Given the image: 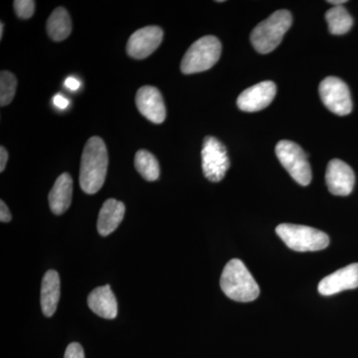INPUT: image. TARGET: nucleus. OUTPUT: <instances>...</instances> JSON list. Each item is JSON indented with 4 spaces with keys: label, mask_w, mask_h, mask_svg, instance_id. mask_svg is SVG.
Segmentation results:
<instances>
[{
    "label": "nucleus",
    "mask_w": 358,
    "mask_h": 358,
    "mask_svg": "<svg viewBox=\"0 0 358 358\" xmlns=\"http://www.w3.org/2000/svg\"><path fill=\"white\" fill-rule=\"evenodd\" d=\"M108 157L107 147L102 138L93 136L89 138L82 155L80 169V186L87 194H95L105 183L107 176Z\"/></svg>",
    "instance_id": "1"
},
{
    "label": "nucleus",
    "mask_w": 358,
    "mask_h": 358,
    "mask_svg": "<svg viewBox=\"0 0 358 358\" xmlns=\"http://www.w3.org/2000/svg\"><path fill=\"white\" fill-rule=\"evenodd\" d=\"M220 286L228 298L241 303L255 301L260 294V288L255 279L239 259H232L225 266Z\"/></svg>",
    "instance_id": "2"
},
{
    "label": "nucleus",
    "mask_w": 358,
    "mask_h": 358,
    "mask_svg": "<svg viewBox=\"0 0 358 358\" xmlns=\"http://www.w3.org/2000/svg\"><path fill=\"white\" fill-rule=\"evenodd\" d=\"M292 14L288 10H278L267 20L259 23L251 33V42L259 53L267 54L281 43L284 35L291 27Z\"/></svg>",
    "instance_id": "3"
},
{
    "label": "nucleus",
    "mask_w": 358,
    "mask_h": 358,
    "mask_svg": "<svg viewBox=\"0 0 358 358\" xmlns=\"http://www.w3.org/2000/svg\"><path fill=\"white\" fill-rule=\"evenodd\" d=\"M221 51L222 46L215 36L207 35L202 37L186 51L185 57L181 61V72L189 75L210 69L218 62Z\"/></svg>",
    "instance_id": "4"
},
{
    "label": "nucleus",
    "mask_w": 358,
    "mask_h": 358,
    "mask_svg": "<svg viewBox=\"0 0 358 358\" xmlns=\"http://www.w3.org/2000/svg\"><path fill=\"white\" fill-rule=\"evenodd\" d=\"M275 233L289 249L296 252L320 251L329 244L326 233L308 226L281 224L275 228Z\"/></svg>",
    "instance_id": "5"
},
{
    "label": "nucleus",
    "mask_w": 358,
    "mask_h": 358,
    "mask_svg": "<svg viewBox=\"0 0 358 358\" xmlns=\"http://www.w3.org/2000/svg\"><path fill=\"white\" fill-rule=\"evenodd\" d=\"M275 155L282 166L299 183L303 186L312 181V169L303 148L291 141H281L275 145Z\"/></svg>",
    "instance_id": "6"
},
{
    "label": "nucleus",
    "mask_w": 358,
    "mask_h": 358,
    "mask_svg": "<svg viewBox=\"0 0 358 358\" xmlns=\"http://www.w3.org/2000/svg\"><path fill=\"white\" fill-rule=\"evenodd\" d=\"M201 157L205 178L212 182L222 180L230 166L227 150L223 143L213 136H206L202 147Z\"/></svg>",
    "instance_id": "7"
},
{
    "label": "nucleus",
    "mask_w": 358,
    "mask_h": 358,
    "mask_svg": "<svg viewBox=\"0 0 358 358\" xmlns=\"http://www.w3.org/2000/svg\"><path fill=\"white\" fill-rule=\"evenodd\" d=\"M320 95L322 103L334 114L346 115L352 113V96L343 80L336 77L326 78L320 85Z\"/></svg>",
    "instance_id": "8"
},
{
    "label": "nucleus",
    "mask_w": 358,
    "mask_h": 358,
    "mask_svg": "<svg viewBox=\"0 0 358 358\" xmlns=\"http://www.w3.org/2000/svg\"><path fill=\"white\" fill-rule=\"evenodd\" d=\"M162 39L164 31L159 26L141 28L129 37L127 52L131 58L143 60L159 48Z\"/></svg>",
    "instance_id": "9"
},
{
    "label": "nucleus",
    "mask_w": 358,
    "mask_h": 358,
    "mask_svg": "<svg viewBox=\"0 0 358 358\" xmlns=\"http://www.w3.org/2000/svg\"><path fill=\"white\" fill-rule=\"evenodd\" d=\"M277 87L274 82H261L242 92L238 96L237 105L244 112H258L267 108L274 100Z\"/></svg>",
    "instance_id": "10"
},
{
    "label": "nucleus",
    "mask_w": 358,
    "mask_h": 358,
    "mask_svg": "<svg viewBox=\"0 0 358 358\" xmlns=\"http://www.w3.org/2000/svg\"><path fill=\"white\" fill-rule=\"evenodd\" d=\"M138 112L148 121L162 124L166 117V105L159 90L152 86H143L138 89L136 96Z\"/></svg>",
    "instance_id": "11"
},
{
    "label": "nucleus",
    "mask_w": 358,
    "mask_h": 358,
    "mask_svg": "<svg viewBox=\"0 0 358 358\" xmlns=\"http://www.w3.org/2000/svg\"><path fill=\"white\" fill-rule=\"evenodd\" d=\"M326 181L329 192L348 196L355 187V176L352 167L341 159H333L327 166Z\"/></svg>",
    "instance_id": "12"
},
{
    "label": "nucleus",
    "mask_w": 358,
    "mask_h": 358,
    "mask_svg": "<svg viewBox=\"0 0 358 358\" xmlns=\"http://www.w3.org/2000/svg\"><path fill=\"white\" fill-rule=\"evenodd\" d=\"M357 288H358V264L355 263L327 275L320 282L317 289L322 296H333L346 289Z\"/></svg>",
    "instance_id": "13"
},
{
    "label": "nucleus",
    "mask_w": 358,
    "mask_h": 358,
    "mask_svg": "<svg viewBox=\"0 0 358 358\" xmlns=\"http://www.w3.org/2000/svg\"><path fill=\"white\" fill-rule=\"evenodd\" d=\"M88 306L92 312L103 319L113 320L117 317V299L109 285L94 289L89 294Z\"/></svg>",
    "instance_id": "14"
},
{
    "label": "nucleus",
    "mask_w": 358,
    "mask_h": 358,
    "mask_svg": "<svg viewBox=\"0 0 358 358\" xmlns=\"http://www.w3.org/2000/svg\"><path fill=\"white\" fill-rule=\"evenodd\" d=\"M72 195L73 179L69 173H62L55 181L49 193L51 211L56 215H61L67 211L72 202Z\"/></svg>",
    "instance_id": "15"
},
{
    "label": "nucleus",
    "mask_w": 358,
    "mask_h": 358,
    "mask_svg": "<svg viewBox=\"0 0 358 358\" xmlns=\"http://www.w3.org/2000/svg\"><path fill=\"white\" fill-rule=\"evenodd\" d=\"M124 212H126V207L122 202L114 199L105 201L99 213L98 224H96L100 235L108 236L112 234L122 223Z\"/></svg>",
    "instance_id": "16"
},
{
    "label": "nucleus",
    "mask_w": 358,
    "mask_h": 358,
    "mask_svg": "<svg viewBox=\"0 0 358 358\" xmlns=\"http://www.w3.org/2000/svg\"><path fill=\"white\" fill-rule=\"evenodd\" d=\"M60 277L56 271H47L42 280L41 308L42 313L50 317L57 310L60 300Z\"/></svg>",
    "instance_id": "17"
},
{
    "label": "nucleus",
    "mask_w": 358,
    "mask_h": 358,
    "mask_svg": "<svg viewBox=\"0 0 358 358\" xmlns=\"http://www.w3.org/2000/svg\"><path fill=\"white\" fill-rule=\"evenodd\" d=\"M47 33L53 41L60 42L70 36L72 21L64 7H57L47 20Z\"/></svg>",
    "instance_id": "18"
},
{
    "label": "nucleus",
    "mask_w": 358,
    "mask_h": 358,
    "mask_svg": "<svg viewBox=\"0 0 358 358\" xmlns=\"http://www.w3.org/2000/svg\"><path fill=\"white\" fill-rule=\"evenodd\" d=\"M326 20L329 30L334 35H343L352 29L353 20L352 15L343 6H334L327 11Z\"/></svg>",
    "instance_id": "19"
},
{
    "label": "nucleus",
    "mask_w": 358,
    "mask_h": 358,
    "mask_svg": "<svg viewBox=\"0 0 358 358\" xmlns=\"http://www.w3.org/2000/svg\"><path fill=\"white\" fill-rule=\"evenodd\" d=\"M134 166L145 180L155 181L159 178L160 169L154 155L145 150H140L134 157Z\"/></svg>",
    "instance_id": "20"
},
{
    "label": "nucleus",
    "mask_w": 358,
    "mask_h": 358,
    "mask_svg": "<svg viewBox=\"0 0 358 358\" xmlns=\"http://www.w3.org/2000/svg\"><path fill=\"white\" fill-rule=\"evenodd\" d=\"M17 80L13 73L1 71L0 73V105L1 107L13 102L15 96Z\"/></svg>",
    "instance_id": "21"
},
{
    "label": "nucleus",
    "mask_w": 358,
    "mask_h": 358,
    "mask_svg": "<svg viewBox=\"0 0 358 358\" xmlns=\"http://www.w3.org/2000/svg\"><path fill=\"white\" fill-rule=\"evenodd\" d=\"M14 10L21 20H29L35 11V1L33 0H15L13 2Z\"/></svg>",
    "instance_id": "22"
},
{
    "label": "nucleus",
    "mask_w": 358,
    "mask_h": 358,
    "mask_svg": "<svg viewBox=\"0 0 358 358\" xmlns=\"http://www.w3.org/2000/svg\"><path fill=\"white\" fill-rule=\"evenodd\" d=\"M64 358H85L83 348L78 343H73L66 348Z\"/></svg>",
    "instance_id": "23"
},
{
    "label": "nucleus",
    "mask_w": 358,
    "mask_h": 358,
    "mask_svg": "<svg viewBox=\"0 0 358 358\" xmlns=\"http://www.w3.org/2000/svg\"><path fill=\"white\" fill-rule=\"evenodd\" d=\"M13 216H11L10 211H9L8 207L6 204L3 200L0 201V221L2 223H7L11 220Z\"/></svg>",
    "instance_id": "24"
},
{
    "label": "nucleus",
    "mask_w": 358,
    "mask_h": 358,
    "mask_svg": "<svg viewBox=\"0 0 358 358\" xmlns=\"http://www.w3.org/2000/svg\"><path fill=\"white\" fill-rule=\"evenodd\" d=\"M53 103L56 106V107L59 108V109H66V108L69 106V101L65 98L64 96L61 95V94H57L53 96Z\"/></svg>",
    "instance_id": "25"
},
{
    "label": "nucleus",
    "mask_w": 358,
    "mask_h": 358,
    "mask_svg": "<svg viewBox=\"0 0 358 358\" xmlns=\"http://www.w3.org/2000/svg\"><path fill=\"white\" fill-rule=\"evenodd\" d=\"M7 160H8V152L4 147L0 148V173H3L6 169Z\"/></svg>",
    "instance_id": "26"
},
{
    "label": "nucleus",
    "mask_w": 358,
    "mask_h": 358,
    "mask_svg": "<svg viewBox=\"0 0 358 358\" xmlns=\"http://www.w3.org/2000/svg\"><path fill=\"white\" fill-rule=\"evenodd\" d=\"M80 81L74 77H69L66 79L65 86L66 88L71 90V91H77L80 88Z\"/></svg>",
    "instance_id": "27"
},
{
    "label": "nucleus",
    "mask_w": 358,
    "mask_h": 358,
    "mask_svg": "<svg viewBox=\"0 0 358 358\" xmlns=\"http://www.w3.org/2000/svg\"><path fill=\"white\" fill-rule=\"evenodd\" d=\"M346 0H329V1H327V3L333 4L334 6H343Z\"/></svg>",
    "instance_id": "28"
},
{
    "label": "nucleus",
    "mask_w": 358,
    "mask_h": 358,
    "mask_svg": "<svg viewBox=\"0 0 358 358\" xmlns=\"http://www.w3.org/2000/svg\"><path fill=\"white\" fill-rule=\"evenodd\" d=\"M4 24L3 22H0V39L3 37Z\"/></svg>",
    "instance_id": "29"
}]
</instances>
